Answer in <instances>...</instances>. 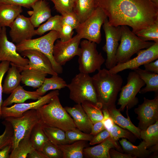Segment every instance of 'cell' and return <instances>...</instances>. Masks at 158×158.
<instances>
[{
    "mask_svg": "<svg viewBox=\"0 0 158 158\" xmlns=\"http://www.w3.org/2000/svg\"><path fill=\"white\" fill-rule=\"evenodd\" d=\"M59 95L58 90H54L42 96L35 102L17 103L10 107H2L1 117L5 118L8 117H21L25 112L31 109L37 110L43 105L48 103L54 96Z\"/></svg>",
    "mask_w": 158,
    "mask_h": 158,
    "instance_id": "obj_15",
    "label": "cell"
},
{
    "mask_svg": "<svg viewBox=\"0 0 158 158\" xmlns=\"http://www.w3.org/2000/svg\"><path fill=\"white\" fill-rule=\"evenodd\" d=\"M145 83L138 74L134 71L129 73L126 84L121 87L118 104L123 111L127 107L128 109L136 105L138 102L136 96Z\"/></svg>",
    "mask_w": 158,
    "mask_h": 158,
    "instance_id": "obj_10",
    "label": "cell"
},
{
    "mask_svg": "<svg viewBox=\"0 0 158 158\" xmlns=\"http://www.w3.org/2000/svg\"><path fill=\"white\" fill-rule=\"evenodd\" d=\"M61 16L58 15L51 16L44 23L40 25L35 30L36 35H42L49 31L59 32L61 28Z\"/></svg>",
    "mask_w": 158,
    "mask_h": 158,
    "instance_id": "obj_36",
    "label": "cell"
},
{
    "mask_svg": "<svg viewBox=\"0 0 158 158\" xmlns=\"http://www.w3.org/2000/svg\"><path fill=\"white\" fill-rule=\"evenodd\" d=\"M2 123L4 126L5 129L2 134L0 135V150L12 144L13 136V130L11 124L5 120Z\"/></svg>",
    "mask_w": 158,
    "mask_h": 158,
    "instance_id": "obj_41",
    "label": "cell"
},
{
    "mask_svg": "<svg viewBox=\"0 0 158 158\" xmlns=\"http://www.w3.org/2000/svg\"><path fill=\"white\" fill-rule=\"evenodd\" d=\"M152 1L154 3L158 5V0H152Z\"/></svg>",
    "mask_w": 158,
    "mask_h": 158,
    "instance_id": "obj_55",
    "label": "cell"
},
{
    "mask_svg": "<svg viewBox=\"0 0 158 158\" xmlns=\"http://www.w3.org/2000/svg\"><path fill=\"white\" fill-rule=\"evenodd\" d=\"M6 30V27L2 28L0 33V62L9 61L18 67L20 71L28 65L29 59L18 53L16 45L8 40Z\"/></svg>",
    "mask_w": 158,
    "mask_h": 158,
    "instance_id": "obj_14",
    "label": "cell"
},
{
    "mask_svg": "<svg viewBox=\"0 0 158 158\" xmlns=\"http://www.w3.org/2000/svg\"><path fill=\"white\" fill-rule=\"evenodd\" d=\"M119 142L125 153L129 154L134 158L146 157L152 152L150 150H147L146 144L144 140L138 146L133 145L125 138H122Z\"/></svg>",
    "mask_w": 158,
    "mask_h": 158,
    "instance_id": "obj_28",
    "label": "cell"
},
{
    "mask_svg": "<svg viewBox=\"0 0 158 158\" xmlns=\"http://www.w3.org/2000/svg\"><path fill=\"white\" fill-rule=\"evenodd\" d=\"M110 137L109 132L105 129L93 136L92 140L90 141L89 144L91 145H93L100 143Z\"/></svg>",
    "mask_w": 158,
    "mask_h": 158,
    "instance_id": "obj_48",
    "label": "cell"
},
{
    "mask_svg": "<svg viewBox=\"0 0 158 158\" xmlns=\"http://www.w3.org/2000/svg\"><path fill=\"white\" fill-rule=\"evenodd\" d=\"M61 15L62 25H68L71 27L73 29H75L80 24L77 17L73 11L65 13Z\"/></svg>",
    "mask_w": 158,
    "mask_h": 158,
    "instance_id": "obj_44",
    "label": "cell"
},
{
    "mask_svg": "<svg viewBox=\"0 0 158 158\" xmlns=\"http://www.w3.org/2000/svg\"><path fill=\"white\" fill-rule=\"evenodd\" d=\"M92 78L98 102L102 104L103 107L115 105L118 94L122 87L121 76L103 68Z\"/></svg>",
    "mask_w": 158,
    "mask_h": 158,
    "instance_id": "obj_2",
    "label": "cell"
},
{
    "mask_svg": "<svg viewBox=\"0 0 158 158\" xmlns=\"http://www.w3.org/2000/svg\"><path fill=\"white\" fill-rule=\"evenodd\" d=\"M127 107L126 111L127 118L124 117L121 114L119 109L116 108L115 105L107 108L109 114L114 123L121 127L126 129L133 133L136 137L140 139V133L141 130L135 126L131 121L129 116Z\"/></svg>",
    "mask_w": 158,
    "mask_h": 158,
    "instance_id": "obj_22",
    "label": "cell"
},
{
    "mask_svg": "<svg viewBox=\"0 0 158 158\" xmlns=\"http://www.w3.org/2000/svg\"><path fill=\"white\" fill-rule=\"evenodd\" d=\"M73 0V1L74 2H75L76 1V0Z\"/></svg>",
    "mask_w": 158,
    "mask_h": 158,
    "instance_id": "obj_57",
    "label": "cell"
},
{
    "mask_svg": "<svg viewBox=\"0 0 158 158\" xmlns=\"http://www.w3.org/2000/svg\"><path fill=\"white\" fill-rule=\"evenodd\" d=\"M81 40L77 34L66 41L57 40L54 45L53 52L55 61L62 66L75 56H79L81 52L79 47Z\"/></svg>",
    "mask_w": 158,
    "mask_h": 158,
    "instance_id": "obj_12",
    "label": "cell"
},
{
    "mask_svg": "<svg viewBox=\"0 0 158 158\" xmlns=\"http://www.w3.org/2000/svg\"><path fill=\"white\" fill-rule=\"evenodd\" d=\"M103 11L109 24L131 27L135 34L158 21V5L152 0H94Z\"/></svg>",
    "mask_w": 158,
    "mask_h": 158,
    "instance_id": "obj_1",
    "label": "cell"
},
{
    "mask_svg": "<svg viewBox=\"0 0 158 158\" xmlns=\"http://www.w3.org/2000/svg\"><path fill=\"white\" fill-rule=\"evenodd\" d=\"M144 81L146 86L141 89L139 92L144 94L147 92H158V74L138 68L133 70Z\"/></svg>",
    "mask_w": 158,
    "mask_h": 158,
    "instance_id": "obj_27",
    "label": "cell"
},
{
    "mask_svg": "<svg viewBox=\"0 0 158 158\" xmlns=\"http://www.w3.org/2000/svg\"><path fill=\"white\" fill-rule=\"evenodd\" d=\"M37 0H0V4H11L20 5L30 8L33 4Z\"/></svg>",
    "mask_w": 158,
    "mask_h": 158,
    "instance_id": "obj_47",
    "label": "cell"
},
{
    "mask_svg": "<svg viewBox=\"0 0 158 158\" xmlns=\"http://www.w3.org/2000/svg\"><path fill=\"white\" fill-rule=\"evenodd\" d=\"M145 70L158 74V60L154 62H151L144 65Z\"/></svg>",
    "mask_w": 158,
    "mask_h": 158,
    "instance_id": "obj_51",
    "label": "cell"
},
{
    "mask_svg": "<svg viewBox=\"0 0 158 158\" xmlns=\"http://www.w3.org/2000/svg\"><path fill=\"white\" fill-rule=\"evenodd\" d=\"M43 128L49 140L54 145L68 144L64 130L55 127L43 126Z\"/></svg>",
    "mask_w": 158,
    "mask_h": 158,
    "instance_id": "obj_35",
    "label": "cell"
},
{
    "mask_svg": "<svg viewBox=\"0 0 158 158\" xmlns=\"http://www.w3.org/2000/svg\"><path fill=\"white\" fill-rule=\"evenodd\" d=\"M103 27L105 34L106 43L102 49L107 54L105 64L109 70L116 65V55L120 39L121 28L120 26L115 27L109 24L107 18L103 24Z\"/></svg>",
    "mask_w": 158,
    "mask_h": 158,
    "instance_id": "obj_11",
    "label": "cell"
},
{
    "mask_svg": "<svg viewBox=\"0 0 158 158\" xmlns=\"http://www.w3.org/2000/svg\"><path fill=\"white\" fill-rule=\"evenodd\" d=\"M73 29L70 26L62 25L60 31L59 32V39L62 42L68 41L72 38Z\"/></svg>",
    "mask_w": 158,
    "mask_h": 158,
    "instance_id": "obj_46",
    "label": "cell"
},
{
    "mask_svg": "<svg viewBox=\"0 0 158 158\" xmlns=\"http://www.w3.org/2000/svg\"><path fill=\"white\" fill-rule=\"evenodd\" d=\"M59 39V32L50 31L48 33L40 37L25 40L16 44L17 52L21 53L27 49H34L41 52L50 59L54 71L57 74L62 73V66L55 61L53 55L54 43Z\"/></svg>",
    "mask_w": 158,
    "mask_h": 158,
    "instance_id": "obj_5",
    "label": "cell"
},
{
    "mask_svg": "<svg viewBox=\"0 0 158 158\" xmlns=\"http://www.w3.org/2000/svg\"><path fill=\"white\" fill-rule=\"evenodd\" d=\"M30 135L22 139L18 146L12 150L9 158H26L28 154L35 148L30 140Z\"/></svg>",
    "mask_w": 158,
    "mask_h": 158,
    "instance_id": "obj_34",
    "label": "cell"
},
{
    "mask_svg": "<svg viewBox=\"0 0 158 158\" xmlns=\"http://www.w3.org/2000/svg\"><path fill=\"white\" fill-rule=\"evenodd\" d=\"M140 138L146 142L147 148L158 144V120L140 131Z\"/></svg>",
    "mask_w": 158,
    "mask_h": 158,
    "instance_id": "obj_37",
    "label": "cell"
},
{
    "mask_svg": "<svg viewBox=\"0 0 158 158\" xmlns=\"http://www.w3.org/2000/svg\"><path fill=\"white\" fill-rule=\"evenodd\" d=\"M65 132L66 140L68 144L79 140L90 141L93 136L90 134L82 131L77 128L67 130Z\"/></svg>",
    "mask_w": 158,
    "mask_h": 158,
    "instance_id": "obj_40",
    "label": "cell"
},
{
    "mask_svg": "<svg viewBox=\"0 0 158 158\" xmlns=\"http://www.w3.org/2000/svg\"><path fill=\"white\" fill-rule=\"evenodd\" d=\"M78 69L80 73L89 74L99 71L105 60L97 49V44L87 40L80 42Z\"/></svg>",
    "mask_w": 158,
    "mask_h": 158,
    "instance_id": "obj_7",
    "label": "cell"
},
{
    "mask_svg": "<svg viewBox=\"0 0 158 158\" xmlns=\"http://www.w3.org/2000/svg\"><path fill=\"white\" fill-rule=\"evenodd\" d=\"M10 63L8 61H2L0 62V119L1 117V110L3 102L2 80L5 74L9 68Z\"/></svg>",
    "mask_w": 158,
    "mask_h": 158,
    "instance_id": "obj_45",
    "label": "cell"
},
{
    "mask_svg": "<svg viewBox=\"0 0 158 158\" xmlns=\"http://www.w3.org/2000/svg\"><path fill=\"white\" fill-rule=\"evenodd\" d=\"M42 152L47 158H63L61 151L49 140L44 145Z\"/></svg>",
    "mask_w": 158,
    "mask_h": 158,
    "instance_id": "obj_43",
    "label": "cell"
},
{
    "mask_svg": "<svg viewBox=\"0 0 158 158\" xmlns=\"http://www.w3.org/2000/svg\"><path fill=\"white\" fill-rule=\"evenodd\" d=\"M134 111L139 121L138 127L141 130L154 124L158 118V95L152 99L144 97L143 103L135 108Z\"/></svg>",
    "mask_w": 158,
    "mask_h": 158,
    "instance_id": "obj_16",
    "label": "cell"
},
{
    "mask_svg": "<svg viewBox=\"0 0 158 158\" xmlns=\"http://www.w3.org/2000/svg\"><path fill=\"white\" fill-rule=\"evenodd\" d=\"M11 148L12 144H10L0 150V158H9Z\"/></svg>",
    "mask_w": 158,
    "mask_h": 158,
    "instance_id": "obj_54",
    "label": "cell"
},
{
    "mask_svg": "<svg viewBox=\"0 0 158 158\" xmlns=\"http://www.w3.org/2000/svg\"><path fill=\"white\" fill-rule=\"evenodd\" d=\"M2 30V28L0 27V33H1Z\"/></svg>",
    "mask_w": 158,
    "mask_h": 158,
    "instance_id": "obj_56",
    "label": "cell"
},
{
    "mask_svg": "<svg viewBox=\"0 0 158 158\" xmlns=\"http://www.w3.org/2000/svg\"><path fill=\"white\" fill-rule=\"evenodd\" d=\"M58 95L37 110L43 126L55 127L65 132L76 128L73 119L62 106Z\"/></svg>",
    "mask_w": 158,
    "mask_h": 158,
    "instance_id": "obj_3",
    "label": "cell"
},
{
    "mask_svg": "<svg viewBox=\"0 0 158 158\" xmlns=\"http://www.w3.org/2000/svg\"><path fill=\"white\" fill-rule=\"evenodd\" d=\"M85 141L79 140L71 144H59L56 146L61 151L63 158H83Z\"/></svg>",
    "mask_w": 158,
    "mask_h": 158,
    "instance_id": "obj_29",
    "label": "cell"
},
{
    "mask_svg": "<svg viewBox=\"0 0 158 158\" xmlns=\"http://www.w3.org/2000/svg\"><path fill=\"white\" fill-rule=\"evenodd\" d=\"M109 153L110 158H134L129 154L119 152L113 148L110 150Z\"/></svg>",
    "mask_w": 158,
    "mask_h": 158,
    "instance_id": "obj_52",
    "label": "cell"
},
{
    "mask_svg": "<svg viewBox=\"0 0 158 158\" xmlns=\"http://www.w3.org/2000/svg\"><path fill=\"white\" fill-rule=\"evenodd\" d=\"M66 87L70 91V98L76 104H81L85 101L98 103L92 78L88 74L80 72Z\"/></svg>",
    "mask_w": 158,
    "mask_h": 158,
    "instance_id": "obj_6",
    "label": "cell"
},
{
    "mask_svg": "<svg viewBox=\"0 0 158 158\" xmlns=\"http://www.w3.org/2000/svg\"><path fill=\"white\" fill-rule=\"evenodd\" d=\"M30 140L35 149L42 151L45 144L49 140L44 131L42 125L39 122L32 130Z\"/></svg>",
    "mask_w": 158,
    "mask_h": 158,
    "instance_id": "obj_32",
    "label": "cell"
},
{
    "mask_svg": "<svg viewBox=\"0 0 158 158\" xmlns=\"http://www.w3.org/2000/svg\"><path fill=\"white\" fill-rule=\"evenodd\" d=\"M107 18L99 7H95L91 15L75 29L80 38L99 44L102 40L101 29Z\"/></svg>",
    "mask_w": 158,
    "mask_h": 158,
    "instance_id": "obj_8",
    "label": "cell"
},
{
    "mask_svg": "<svg viewBox=\"0 0 158 158\" xmlns=\"http://www.w3.org/2000/svg\"><path fill=\"white\" fill-rule=\"evenodd\" d=\"M41 97L36 91L26 90L20 85L11 92L8 97L3 101L2 107H8L13 103H23L28 99L37 100Z\"/></svg>",
    "mask_w": 158,
    "mask_h": 158,
    "instance_id": "obj_23",
    "label": "cell"
},
{
    "mask_svg": "<svg viewBox=\"0 0 158 158\" xmlns=\"http://www.w3.org/2000/svg\"><path fill=\"white\" fill-rule=\"evenodd\" d=\"M31 8L32 10L28 12L30 16V20L35 28L38 27L51 16L49 5L45 0H37Z\"/></svg>",
    "mask_w": 158,
    "mask_h": 158,
    "instance_id": "obj_21",
    "label": "cell"
},
{
    "mask_svg": "<svg viewBox=\"0 0 158 158\" xmlns=\"http://www.w3.org/2000/svg\"><path fill=\"white\" fill-rule=\"evenodd\" d=\"M137 56L124 63L117 64L109 69L112 74H117L126 69L134 70L142 65L152 62L158 58V42L154 43L145 49L140 50L137 53Z\"/></svg>",
    "mask_w": 158,
    "mask_h": 158,
    "instance_id": "obj_13",
    "label": "cell"
},
{
    "mask_svg": "<svg viewBox=\"0 0 158 158\" xmlns=\"http://www.w3.org/2000/svg\"><path fill=\"white\" fill-rule=\"evenodd\" d=\"M109 133L110 137L114 141L118 142L119 138H126L130 141L133 142L137 138L130 131L122 129L114 123Z\"/></svg>",
    "mask_w": 158,
    "mask_h": 158,
    "instance_id": "obj_39",
    "label": "cell"
},
{
    "mask_svg": "<svg viewBox=\"0 0 158 158\" xmlns=\"http://www.w3.org/2000/svg\"><path fill=\"white\" fill-rule=\"evenodd\" d=\"M21 55L28 58L29 63L20 69L21 72L27 69H34L47 74L58 75L54 70L49 59L41 52L34 49H27L21 53Z\"/></svg>",
    "mask_w": 158,
    "mask_h": 158,
    "instance_id": "obj_18",
    "label": "cell"
},
{
    "mask_svg": "<svg viewBox=\"0 0 158 158\" xmlns=\"http://www.w3.org/2000/svg\"><path fill=\"white\" fill-rule=\"evenodd\" d=\"M67 84L58 75H52L50 78H46L42 85L36 91L41 97L42 96L48 91L60 90L66 87Z\"/></svg>",
    "mask_w": 158,
    "mask_h": 158,
    "instance_id": "obj_31",
    "label": "cell"
},
{
    "mask_svg": "<svg viewBox=\"0 0 158 158\" xmlns=\"http://www.w3.org/2000/svg\"><path fill=\"white\" fill-rule=\"evenodd\" d=\"M102 109L103 118L102 121L105 129L109 132L114 123L109 114L107 108L103 107Z\"/></svg>",
    "mask_w": 158,
    "mask_h": 158,
    "instance_id": "obj_49",
    "label": "cell"
},
{
    "mask_svg": "<svg viewBox=\"0 0 158 158\" xmlns=\"http://www.w3.org/2000/svg\"><path fill=\"white\" fill-rule=\"evenodd\" d=\"M28 158H47L42 151L34 149L28 155Z\"/></svg>",
    "mask_w": 158,
    "mask_h": 158,
    "instance_id": "obj_53",
    "label": "cell"
},
{
    "mask_svg": "<svg viewBox=\"0 0 158 158\" xmlns=\"http://www.w3.org/2000/svg\"><path fill=\"white\" fill-rule=\"evenodd\" d=\"M54 4L56 11L62 15L73 12L74 2L73 0H49Z\"/></svg>",
    "mask_w": 158,
    "mask_h": 158,
    "instance_id": "obj_42",
    "label": "cell"
},
{
    "mask_svg": "<svg viewBox=\"0 0 158 158\" xmlns=\"http://www.w3.org/2000/svg\"><path fill=\"white\" fill-rule=\"evenodd\" d=\"M95 8L94 0H76L73 11L81 23L91 15Z\"/></svg>",
    "mask_w": 158,
    "mask_h": 158,
    "instance_id": "obj_30",
    "label": "cell"
},
{
    "mask_svg": "<svg viewBox=\"0 0 158 158\" xmlns=\"http://www.w3.org/2000/svg\"><path fill=\"white\" fill-rule=\"evenodd\" d=\"M112 148L122 151L118 142L114 141L110 137L98 145L84 148L83 154L87 158H111L109 151Z\"/></svg>",
    "mask_w": 158,
    "mask_h": 158,
    "instance_id": "obj_20",
    "label": "cell"
},
{
    "mask_svg": "<svg viewBox=\"0 0 158 158\" xmlns=\"http://www.w3.org/2000/svg\"><path fill=\"white\" fill-rule=\"evenodd\" d=\"M120 28V43L116 55V64L127 62L138 51L149 47L154 43L142 40L128 26L121 25Z\"/></svg>",
    "mask_w": 158,
    "mask_h": 158,
    "instance_id": "obj_4",
    "label": "cell"
},
{
    "mask_svg": "<svg viewBox=\"0 0 158 158\" xmlns=\"http://www.w3.org/2000/svg\"><path fill=\"white\" fill-rule=\"evenodd\" d=\"M22 7L14 4H0V27H10L15 19L23 12Z\"/></svg>",
    "mask_w": 158,
    "mask_h": 158,
    "instance_id": "obj_24",
    "label": "cell"
},
{
    "mask_svg": "<svg viewBox=\"0 0 158 158\" xmlns=\"http://www.w3.org/2000/svg\"><path fill=\"white\" fill-rule=\"evenodd\" d=\"M21 83L34 88L42 85L47 74L34 69H27L21 72Z\"/></svg>",
    "mask_w": 158,
    "mask_h": 158,
    "instance_id": "obj_25",
    "label": "cell"
},
{
    "mask_svg": "<svg viewBox=\"0 0 158 158\" xmlns=\"http://www.w3.org/2000/svg\"><path fill=\"white\" fill-rule=\"evenodd\" d=\"M64 108L72 117L76 128L84 133L90 134L93 124L81 104H76L73 107H66Z\"/></svg>",
    "mask_w": 158,
    "mask_h": 158,
    "instance_id": "obj_19",
    "label": "cell"
},
{
    "mask_svg": "<svg viewBox=\"0 0 158 158\" xmlns=\"http://www.w3.org/2000/svg\"><path fill=\"white\" fill-rule=\"evenodd\" d=\"M105 129V127L102 121H98L93 124L90 134L94 136Z\"/></svg>",
    "mask_w": 158,
    "mask_h": 158,
    "instance_id": "obj_50",
    "label": "cell"
},
{
    "mask_svg": "<svg viewBox=\"0 0 158 158\" xmlns=\"http://www.w3.org/2000/svg\"><path fill=\"white\" fill-rule=\"evenodd\" d=\"M136 35L143 41L152 40L154 42H158V21L148 27L140 30Z\"/></svg>",
    "mask_w": 158,
    "mask_h": 158,
    "instance_id": "obj_38",
    "label": "cell"
},
{
    "mask_svg": "<svg viewBox=\"0 0 158 158\" xmlns=\"http://www.w3.org/2000/svg\"><path fill=\"white\" fill-rule=\"evenodd\" d=\"M10 28V36L12 42L16 44L25 40L31 39L36 35L35 30L29 18L23 15H19Z\"/></svg>",
    "mask_w": 158,
    "mask_h": 158,
    "instance_id": "obj_17",
    "label": "cell"
},
{
    "mask_svg": "<svg viewBox=\"0 0 158 158\" xmlns=\"http://www.w3.org/2000/svg\"><path fill=\"white\" fill-rule=\"evenodd\" d=\"M4 119L11 124L13 129L11 150L17 147L22 139L30 135L32 128L40 121L37 110L35 109L25 112L21 117H8L5 118Z\"/></svg>",
    "mask_w": 158,
    "mask_h": 158,
    "instance_id": "obj_9",
    "label": "cell"
},
{
    "mask_svg": "<svg viewBox=\"0 0 158 158\" xmlns=\"http://www.w3.org/2000/svg\"><path fill=\"white\" fill-rule=\"evenodd\" d=\"M2 86L3 93L9 94L20 85L21 81V72L18 67L11 63Z\"/></svg>",
    "mask_w": 158,
    "mask_h": 158,
    "instance_id": "obj_26",
    "label": "cell"
},
{
    "mask_svg": "<svg viewBox=\"0 0 158 158\" xmlns=\"http://www.w3.org/2000/svg\"><path fill=\"white\" fill-rule=\"evenodd\" d=\"M82 106L93 124L101 121L103 118L102 104L98 102L97 104L85 101L81 104Z\"/></svg>",
    "mask_w": 158,
    "mask_h": 158,
    "instance_id": "obj_33",
    "label": "cell"
}]
</instances>
